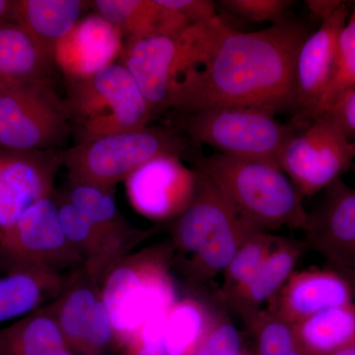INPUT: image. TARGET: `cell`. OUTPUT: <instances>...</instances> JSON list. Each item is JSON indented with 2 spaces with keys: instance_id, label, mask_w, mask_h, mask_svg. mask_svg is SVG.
<instances>
[{
  "instance_id": "obj_1",
  "label": "cell",
  "mask_w": 355,
  "mask_h": 355,
  "mask_svg": "<svg viewBox=\"0 0 355 355\" xmlns=\"http://www.w3.org/2000/svg\"><path fill=\"white\" fill-rule=\"evenodd\" d=\"M309 35L304 26L289 20L257 32L229 26L209 55L182 79L171 111L246 107L275 114L295 109L296 60Z\"/></svg>"
},
{
  "instance_id": "obj_2",
  "label": "cell",
  "mask_w": 355,
  "mask_h": 355,
  "mask_svg": "<svg viewBox=\"0 0 355 355\" xmlns=\"http://www.w3.org/2000/svg\"><path fill=\"white\" fill-rule=\"evenodd\" d=\"M195 169V168H193ZM188 207L170 226L174 263L196 286L222 275L250 236L261 231L245 218L200 170Z\"/></svg>"
},
{
  "instance_id": "obj_3",
  "label": "cell",
  "mask_w": 355,
  "mask_h": 355,
  "mask_svg": "<svg viewBox=\"0 0 355 355\" xmlns=\"http://www.w3.org/2000/svg\"><path fill=\"white\" fill-rule=\"evenodd\" d=\"M193 165L254 227L266 232L284 227L304 229L309 214L303 198L279 166L221 153L202 156Z\"/></svg>"
},
{
  "instance_id": "obj_4",
  "label": "cell",
  "mask_w": 355,
  "mask_h": 355,
  "mask_svg": "<svg viewBox=\"0 0 355 355\" xmlns=\"http://www.w3.org/2000/svg\"><path fill=\"white\" fill-rule=\"evenodd\" d=\"M197 144L174 125H147L76 144L60 150L69 183L89 184L114 190L133 172L163 156L189 159L195 164Z\"/></svg>"
},
{
  "instance_id": "obj_5",
  "label": "cell",
  "mask_w": 355,
  "mask_h": 355,
  "mask_svg": "<svg viewBox=\"0 0 355 355\" xmlns=\"http://www.w3.org/2000/svg\"><path fill=\"white\" fill-rule=\"evenodd\" d=\"M228 27L218 16L176 34L123 41L120 64L137 81L153 119L171 111L182 79L209 55Z\"/></svg>"
},
{
  "instance_id": "obj_6",
  "label": "cell",
  "mask_w": 355,
  "mask_h": 355,
  "mask_svg": "<svg viewBox=\"0 0 355 355\" xmlns=\"http://www.w3.org/2000/svg\"><path fill=\"white\" fill-rule=\"evenodd\" d=\"M173 266L174 252L166 241L127 254L105 275L101 294L116 347L121 349L130 342L153 315L169 311L175 304Z\"/></svg>"
},
{
  "instance_id": "obj_7",
  "label": "cell",
  "mask_w": 355,
  "mask_h": 355,
  "mask_svg": "<svg viewBox=\"0 0 355 355\" xmlns=\"http://www.w3.org/2000/svg\"><path fill=\"white\" fill-rule=\"evenodd\" d=\"M67 81L65 102L76 144L140 130L153 120L137 81L120 64Z\"/></svg>"
},
{
  "instance_id": "obj_8",
  "label": "cell",
  "mask_w": 355,
  "mask_h": 355,
  "mask_svg": "<svg viewBox=\"0 0 355 355\" xmlns=\"http://www.w3.org/2000/svg\"><path fill=\"white\" fill-rule=\"evenodd\" d=\"M174 127L195 144H207L224 155L257 159L279 165L280 154L297 125L275 120V113L246 107H226L175 114Z\"/></svg>"
},
{
  "instance_id": "obj_9",
  "label": "cell",
  "mask_w": 355,
  "mask_h": 355,
  "mask_svg": "<svg viewBox=\"0 0 355 355\" xmlns=\"http://www.w3.org/2000/svg\"><path fill=\"white\" fill-rule=\"evenodd\" d=\"M72 133L65 99L53 83L0 91V146L19 151L58 150Z\"/></svg>"
},
{
  "instance_id": "obj_10",
  "label": "cell",
  "mask_w": 355,
  "mask_h": 355,
  "mask_svg": "<svg viewBox=\"0 0 355 355\" xmlns=\"http://www.w3.org/2000/svg\"><path fill=\"white\" fill-rule=\"evenodd\" d=\"M297 127L280 154L279 165L304 198L340 180L352 165L355 153L333 113L317 114Z\"/></svg>"
},
{
  "instance_id": "obj_11",
  "label": "cell",
  "mask_w": 355,
  "mask_h": 355,
  "mask_svg": "<svg viewBox=\"0 0 355 355\" xmlns=\"http://www.w3.org/2000/svg\"><path fill=\"white\" fill-rule=\"evenodd\" d=\"M0 266L6 272L36 268L60 275L83 268V257L65 237L53 196L33 205L0 238Z\"/></svg>"
},
{
  "instance_id": "obj_12",
  "label": "cell",
  "mask_w": 355,
  "mask_h": 355,
  "mask_svg": "<svg viewBox=\"0 0 355 355\" xmlns=\"http://www.w3.org/2000/svg\"><path fill=\"white\" fill-rule=\"evenodd\" d=\"M60 150L19 151L0 146V238L35 203L55 195Z\"/></svg>"
},
{
  "instance_id": "obj_13",
  "label": "cell",
  "mask_w": 355,
  "mask_h": 355,
  "mask_svg": "<svg viewBox=\"0 0 355 355\" xmlns=\"http://www.w3.org/2000/svg\"><path fill=\"white\" fill-rule=\"evenodd\" d=\"M303 232L307 249L326 261L327 268L343 279L355 275V190L338 180L327 189L324 200Z\"/></svg>"
},
{
  "instance_id": "obj_14",
  "label": "cell",
  "mask_w": 355,
  "mask_h": 355,
  "mask_svg": "<svg viewBox=\"0 0 355 355\" xmlns=\"http://www.w3.org/2000/svg\"><path fill=\"white\" fill-rule=\"evenodd\" d=\"M197 172L175 156H163L141 166L125 180L128 197L141 216L157 222L173 221L188 207Z\"/></svg>"
},
{
  "instance_id": "obj_15",
  "label": "cell",
  "mask_w": 355,
  "mask_h": 355,
  "mask_svg": "<svg viewBox=\"0 0 355 355\" xmlns=\"http://www.w3.org/2000/svg\"><path fill=\"white\" fill-rule=\"evenodd\" d=\"M350 14L349 4L343 1L321 20L299 50L295 67L296 125H305L316 113L330 83L338 37Z\"/></svg>"
},
{
  "instance_id": "obj_16",
  "label": "cell",
  "mask_w": 355,
  "mask_h": 355,
  "mask_svg": "<svg viewBox=\"0 0 355 355\" xmlns=\"http://www.w3.org/2000/svg\"><path fill=\"white\" fill-rule=\"evenodd\" d=\"M349 304L352 291L342 275L328 268H311L292 273L266 309L294 324L320 311Z\"/></svg>"
},
{
  "instance_id": "obj_17",
  "label": "cell",
  "mask_w": 355,
  "mask_h": 355,
  "mask_svg": "<svg viewBox=\"0 0 355 355\" xmlns=\"http://www.w3.org/2000/svg\"><path fill=\"white\" fill-rule=\"evenodd\" d=\"M121 33L98 15L79 20L55 49V62L67 79L83 78L114 64L120 58Z\"/></svg>"
},
{
  "instance_id": "obj_18",
  "label": "cell",
  "mask_w": 355,
  "mask_h": 355,
  "mask_svg": "<svg viewBox=\"0 0 355 355\" xmlns=\"http://www.w3.org/2000/svg\"><path fill=\"white\" fill-rule=\"evenodd\" d=\"M55 57L14 22L0 23V91L23 84L53 83Z\"/></svg>"
},
{
  "instance_id": "obj_19",
  "label": "cell",
  "mask_w": 355,
  "mask_h": 355,
  "mask_svg": "<svg viewBox=\"0 0 355 355\" xmlns=\"http://www.w3.org/2000/svg\"><path fill=\"white\" fill-rule=\"evenodd\" d=\"M306 250L305 243L282 237L258 272L224 306L240 318L263 310L286 284Z\"/></svg>"
},
{
  "instance_id": "obj_20",
  "label": "cell",
  "mask_w": 355,
  "mask_h": 355,
  "mask_svg": "<svg viewBox=\"0 0 355 355\" xmlns=\"http://www.w3.org/2000/svg\"><path fill=\"white\" fill-rule=\"evenodd\" d=\"M100 298L101 284L81 268L73 272L64 291L51 302L60 329L76 355L87 354Z\"/></svg>"
},
{
  "instance_id": "obj_21",
  "label": "cell",
  "mask_w": 355,
  "mask_h": 355,
  "mask_svg": "<svg viewBox=\"0 0 355 355\" xmlns=\"http://www.w3.org/2000/svg\"><path fill=\"white\" fill-rule=\"evenodd\" d=\"M70 277L60 273L21 268L0 277V324L22 318L53 302L67 286Z\"/></svg>"
},
{
  "instance_id": "obj_22",
  "label": "cell",
  "mask_w": 355,
  "mask_h": 355,
  "mask_svg": "<svg viewBox=\"0 0 355 355\" xmlns=\"http://www.w3.org/2000/svg\"><path fill=\"white\" fill-rule=\"evenodd\" d=\"M3 355H76L58 324L51 302L0 330Z\"/></svg>"
},
{
  "instance_id": "obj_23",
  "label": "cell",
  "mask_w": 355,
  "mask_h": 355,
  "mask_svg": "<svg viewBox=\"0 0 355 355\" xmlns=\"http://www.w3.org/2000/svg\"><path fill=\"white\" fill-rule=\"evenodd\" d=\"M81 0H15L14 23L55 57V49L79 22Z\"/></svg>"
},
{
  "instance_id": "obj_24",
  "label": "cell",
  "mask_w": 355,
  "mask_h": 355,
  "mask_svg": "<svg viewBox=\"0 0 355 355\" xmlns=\"http://www.w3.org/2000/svg\"><path fill=\"white\" fill-rule=\"evenodd\" d=\"M90 6L121 33L123 41L177 32L171 11L160 0H95Z\"/></svg>"
},
{
  "instance_id": "obj_25",
  "label": "cell",
  "mask_w": 355,
  "mask_h": 355,
  "mask_svg": "<svg viewBox=\"0 0 355 355\" xmlns=\"http://www.w3.org/2000/svg\"><path fill=\"white\" fill-rule=\"evenodd\" d=\"M292 327L306 355H333L355 343V308L352 304L329 308Z\"/></svg>"
},
{
  "instance_id": "obj_26",
  "label": "cell",
  "mask_w": 355,
  "mask_h": 355,
  "mask_svg": "<svg viewBox=\"0 0 355 355\" xmlns=\"http://www.w3.org/2000/svg\"><path fill=\"white\" fill-rule=\"evenodd\" d=\"M214 312L197 298L178 300L168 313L165 345L169 355H195L211 323Z\"/></svg>"
},
{
  "instance_id": "obj_27",
  "label": "cell",
  "mask_w": 355,
  "mask_h": 355,
  "mask_svg": "<svg viewBox=\"0 0 355 355\" xmlns=\"http://www.w3.org/2000/svg\"><path fill=\"white\" fill-rule=\"evenodd\" d=\"M280 239L279 236L266 231H258L248 238L222 272L223 279L217 293L221 305H225L229 299L246 286Z\"/></svg>"
},
{
  "instance_id": "obj_28",
  "label": "cell",
  "mask_w": 355,
  "mask_h": 355,
  "mask_svg": "<svg viewBox=\"0 0 355 355\" xmlns=\"http://www.w3.org/2000/svg\"><path fill=\"white\" fill-rule=\"evenodd\" d=\"M114 191L94 184L69 183L64 196L92 221L102 235L132 231L135 227L119 211Z\"/></svg>"
},
{
  "instance_id": "obj_29",
  "label": "cell",
  "mask_w": 355,
  "mask_h": 355,
  "mask_svg": "<svg viewBox=\"0 0 355 355\" xmlns=\"http://www.w3.org/2000/svg\"><path fill=\"white\" fill-rule=\"evenodd\" d=\"M241 319L253 338L256 355H306L292 324L270 310L263 308Z\"/></svg>"
},
{
  "instance_id": "obj_30",
  "label": "cell",
  "mask_w": 355,
  "mask_h": 355,
  "mask_svg": "<svg viewBox=\"0 0 355 355\" xmlns=\"http://www.w3.org/2000/svg\"><path fill=\"white\" fill-rule=\"evenodd\" d=\"M355 88V4L338 37L330 83L318 107L317 114L329 113ZM313 116V118H314Z\"/></svg>"
},
{
  "instance_id": "obj_31",
  "label": "cell",
  "mask_w": 355,
  "mask_h": 355,
  "mask_svg": "<svg viewBox=\"0 0 355 355\" xmlns=\"http://www.w3.org/2000/svg\"><path fill=\"white\" fill-rule=\"evenodd\" d=\"M53 197L65 237L83 257L84 270L91 275L101 257L102 234L92 221L73 207L64 195H53Z\"/></svg>"
},
{
  "instance_id": "obj_32",
  "label": "cell",
  "mask_w": 355,
  "mask_h": 355,
  "mask_svg": "<svg viewBox=\"0 0 355 355\" xmlns=\"http://www.w3.org/2000/svg\"><path fill=\"white\" fill-rule=\"evenodd\" d=\"M242 352V336L237 327L223 313L214 312L195 355H240Z\"/></svg>"
},
{
  "instance_id": "obj_33",
  "label": "cell",
  "mask_w": 355,
  "mask_h": 355,
  "mask_svg": "<svg viewBox=\"0 0 355 355\" xmlns=\"http://www.w3.org/2000/svg\"><path fill=\"white\" fill-rule=\"evenodd\" d=\"M218 3L224 10L243 19L275 25L286 21L292 2L289 0H222Z\"/></svg>"
},
{
  "instance_id": "obj_34",
  "label": "cell",
  "mask_w": 355,
  "mask_h": 355,
  "mask_svg": "<svg viewBox=\"0 0 355 355\" xmlns=\"http://www.w3.org/2000/svg\"><path fill=\"white\" fill-rule=\"evenodd\" d=\"M169 311H161L149 318L139 333L121 347V355H169L165 345Z\"/></svg>"
},
{
  "instance_id": "obj_35",
  "label": "cell",
  "mask_w": 355,
  "mask_h": 355,
  "mask_svg": "<svg viewBox=\"0 0 355 355\" xmlns=\"http://www.w3.org/2000/svg\"><path fill=\"white\" fill-rule=\"evenodd\" d=\"M329 113H333L336 116L347 139L350 141L355 139V88Z\"/></svg>"
},
{
  "instance_id": "obj_36",
  "label": "cell",
  "mask_w": 355,
  "mask_h": 355,
  "mask_svg": "<svg viewBox=\"0 0 355 355\" xmlns=\"http://www.w3.org/2000/svg\"><path fill=\"white\" fill-rule=\"evenodd\" d=\"M342 3L343 1H336V0H309V1H306L311 12L315 14L318 18H320V20L330 15Z\"/></svg>"
},
{
  "instance_id": "obj_37",
  "label": "cell",
  "mask_w": 355,
  "mask_h": 355,
  "mask_svg": "<svg viewBox=\"0 0 355 355\" xmlns=\"http://www.w3.org/2000/svg\"><path fill=\"white\" fill-rule=\"evenodd\" d=\"M15 0H0V23L14 22Z\"/></svg>"
},
{
  "instance_id": "obj_38",
  "label": "cell",
  "mask_w": 355,
  "mask_h": 355,
  "mask_svg": "<svg viewBox=\"0 0 355 355\" xmlns=\"http://www.w3.org/2000/svg\"><path fill=\"white\" fill-rule=\"evenodd\" d=\"M347 280V284H349L350 291H352V305L355 308V275H352V277H347V279H345Z\"/></svg>"
},
{
  "instance_id": "obj_39",
  "label": "cell",
  "mask_w": 355,
  "mask_h": 355,
  "mask_svg": "<svg viewBox=\"0 0 355 355\" xmlns=\"http://www.w3.org/2000/svg\"><path fill=\"white\" fill-rule=\"evenodd\" d=\"M333 355H355V345L338 350V352Z\"/></svg>"
},
{
  "instance_id": "obj_40",
  "label": "cell",
  "mask_w": 355,
  "mask_h": 355,
  "mask_svg": "<svg viewBox=\"0 0 355 355\" xmlns=\"http://www.w3.org/2000/svg\"><path fill=\"white\" fill-rule=\"evenodd\" d=\"M352 146H354V153H355V139L352 140Z\"/></svg>"
},
{
  "instance_id": "obj_41",
  "label": "cell",
  "mask_w": 355,
  "mask_h": 355,
  "mask_svg": "<svg viewBox=\"0 0 355 355\" xmlns=\"http://www.w3.org/2000/svg\"><path fill=\"white\" fill-rule=\"evenodd\" d=\"M240 355H250V354H245V352H241V354H240Z\"/></svg>"
},
{
  "instance_id": "obj_42",
  "label": "cell",
  "mask_w": 355,
  "mask_h": 355,
  "mask_svg": "<svg viewBox=\"0 0 355 355\" xmlns=\"http://www.w3.org/2000/svg\"><path fill=\"white\" fill-rule=\"evenodd\" d=\"M0 355H3V354H2L1 352H0Z\"/></svg>"
},
{
  "instance_id": "obj_43",
  "label": "cell",
  "mask_w": 355,
  "mask_h": 355,
  "mask_svg": "<svg viewBox=\"0 0 355 355\" xmlns=\"http://www.w3.org/2000/svg\"><path fill=\"white\" fill-rule=\"evenodd\" d=\"M354 345H355V343H354Z\"/></svg>"
}]
</instances>
